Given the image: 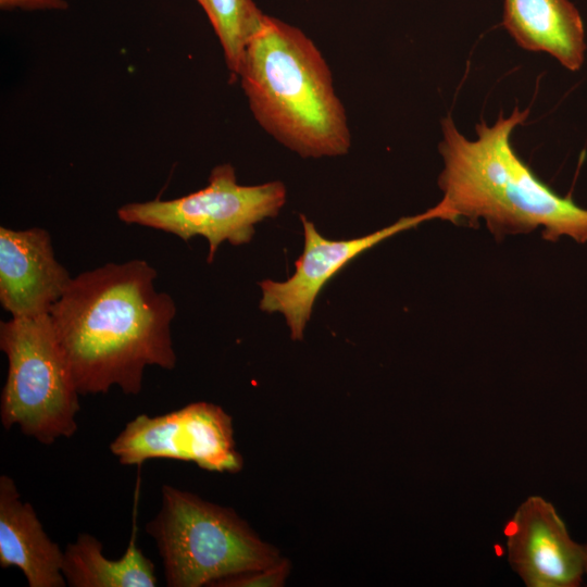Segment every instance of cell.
<instances>
[{"instance_id": "obj_14", "label": "cell", "mask_w": 587, "mask_h": 587, "mask_svg": "<svg viewBox=\"0 0 587 587\" xmlns=\"http://www.w3.org/2000/svg\"><path fill=\"white\" fill-rule=\"evenodd\" d=\"M203 11L218 37L227 67L236 77L245 46L264 14L252 0H205Z\"/></svg>"}, {"instance_id": "obj_12", "label": "cell", "mask_w": 587, "mask_h": 587, "mask_svg": "<svg viewBox=\"0 0 587 587\" xmlns=\"http://www.w3.org/2000/svg\"><path fill=\"white\" fill-rule=\"evenodd\" d=\"M502 25L525 50L547 52L570 71L584 63V24L570 0H504Z\"/></svg>"}, {"instance_id": "obj_2", "label": "cell", "mask_w": 587, "mask_h": 587, "mask_svg": "<svg viewBox=\"0 0 587 587\" xmlns=\"http://www.w3.org/2000/svg\"><path fill=\"white\" fill-rule=\"evenodd\" d=\"M528 114L515 108L491 126L482 122L475 140L466 139L449 116L441 121L442 198L428 209L432 220L484 221L497 238L541 228L548 241L563 236L587 241V210L544 184L512 147V132Z\"/></svg>"}, {"instance_id": "obj_18", "label": "cell", "mask_w": 587, "mask_h": 587, "mask_svg": "<svg viewBox=\"0 0 587 587\" xmlns=\"http://www.w3.org/2000/svg\"><path fill=\"white\" fill-rule=\"evenodd\" d=\"M197 1V3L202 8V10H204L205 8V0H195Z\"/></svg>"}, {"instance_id": "obj_16", "label": "cell", "mask_w": 587, "mask_h": 587, "mask_svg": "<svg viewBox=\"0 0 587 587\" xmlns=\"http://www.w3.org/2000/svg\"><path fill=\"white\" fill-rule=\"evenodd\" d=\"M3 10H64L67 3L64 0H0Z\"/></svg>"}, {"instance_id": "obj_7", "label": "cell", "mask_w": 587, "mask_h": 587, "mask_svg": "<svg viewBox=\"0 0 587 587\" xmlns=\"http://www.w3.org/2000/svg\"><path fill=\"white\" fill-rule=\"evenodd\" d=\"M123 465L151 459L193 462L207 471L236 473L242 458L236 450L233 420L221 407L199 401L158 416L139 414L109 446Z\"/></svg>"}, {"instance_id": "obj_8", "label": "cell", "mask_w": 587, "mask_h": 587, "mask_svg": "<svg viewBox=\"0 0 587 587\" xmlns=\"http://www.w3.org/2000/svg\"><path fill=\"white\" fill-rule=\"evenodd\" d=\"M300 218L303 224L304 248L295 262V273L285 282L265 279L259 284L262 289L260 309L268 313H282L294 340L303 338L305 324L322 288L350 261L383 240L430 221L426 211L402 217L390 226L363 237L330 240L324 238L304 215Z\"/></svg>"}, {"instance_id": "obj_11", "label": "cell", "mask_w": 587, "mask_h": 587, "mask_svg": "<svg viewBox=\"0 0 587 587\" xmlns=\"http://www.w3.org/2000/svg\"><path fill=\"white\" fill-rule=\"evenodd\" d=\"M64 550L43 529L36 511L22 501L14 479L0 476V566L18 567L29 587H64Z\"/></svg>"}, {"instance_id": "obj_10", "label": "cell", "mask_w": 587, "mask_h": 587, "mask_svg": "<svg viewBox=\"0 0 587 587\" xmlns=\"http://www.w3.org/2000/svg\"><path fill=\"white\" fill-rule=\"evenodd\" d=\"M71 280L46 229L0 227V302L12 317L49 314Z\"/></svg>"}, {"instance_id": "obj_15", "label": "cell", "mask_w": 587, "mask_h": 587, "mask_svg": "<svg viewBox=\"0 0 587 587\" xmlns=\"http://www.w3.org/2000/svg\"><path fill=\"white\" fill-rule=\"evenodd\" d=\"M290 564L280 559L265 569L222 578L212 584L214 587H280L289 574Z\"/></svg>"}, {"instance_id": "obj_1", "label": "cell", "mask_w": 587, "mask_h": 587, "mask_svg": "<svg viewBox=\"0 0 587 587\" xmlns=\"http://www.w3.org/2000/svg\"><path fill=\"white\" fill-rule=\"evenodd\" d=\"M145 260L108 263L72 280L50 315L80 395H138L147 366L176 365L172 297Z\"/></svg>"}, {"instance_id": "obj_13", "label": "cell", "mask_w": 587, "mask_h": 587, "mask_svg": "<svg viewBox=\"0 0 587 587\" xmlns=\"http://www.w3.org/2000/svg\"><path fill=\"white\" fill-rule=\"evenodd\" d=\"M63 576L71 587H155L154 564L137 545L136 532L118 560L108 559L95 536L80 533L64 550Z\"/></svg>"}, {"instance_id": "obj_4", "label": "cell", "mask_w": 587, "mask_h": 587, "mask_svg": "<svg viewBox=\"0 0 587 587\" xmlns=\"http://www.w3.org/2000/svg\"><path fill=\"white\" fill-rule=\"evenodd\" d=\"M146 532L155 541L170 587L212 586L282 559L233 509L171 485L161 487L160 510Z\"/></svg>"}, {"instance_id": "obj_5", "label": "cell", "mask_w": 587, "mask_h": 587, "mask_svg": "<svg viewBox=\"0 0 587 587\" xmlns=\"http://www.w3.org/2000/svg\"><path fill=\"white\" fill-rule=\"evenodd\" d=\"M0 349L8 358L0 420L43 445L72 437L80 395L49 314L0 322Z\"/></svg>"}, {"instance_id": "obj_17", "label": "cell", "mask_w": 587, "mask_h": 587, "mask_svg": "<svg viewBox=\"0 0 587 587\" xmlns=\"http://www.w3.org/2000/svg\"><path fill=\"white\" fill-rule=\"evenodd\" d=\"M583 552H584V571L587 574V544L583 545Z\"/></svg>"}, {"instance_id": "obj_9", "label": "cell", "mask_w": 587, "mask_h": 587, "mask_svg": "<svg viewBox=\"0 0 587 587\" xmlns=\"http://www.w3.org/2000/svg\"><path fill=\"white\" fill-rule=\"evenodd\" d=\"M508 559L529 587H576L584 571L583 545L575 542L554 507L528 497L504 527Z\"/></svg>"}, {"instance_id": "obj_3", "label": "cell", "mask_w": 587, "mask_h": 587, "mask_svg": "<svg viewBox=\"0 0 587 587\" xmlns=\"http://www.w3.org/2000/svg\"><path fill=\"white\" fill-rule=\"evenodd\" d=\"M236 77L258 123L280 143L305 158L348 152L350 132L330 71L302 30L264 14Z\"/></svg>"}, {"instance_id": "obj_6", "label": "cell", "mask_w": 587, "mask_h": 587, "mask_svg": "<svg viewBox=\"0 0 587 587\" xmlns=\"http://www.w3.org/2000/svg\"><path fill=\"white\" fill-rule=\"evenodd\" d=\"M285 201L282 182L239 185L234 167L226 163L215 166L209 185L198 191L171 200L127 203L118 208L117 216L126 224L171 233L185 241L202 236L209 241L211 263L222 242H249L254 224L276 216Z\"/></svg>"}]
</instances>
